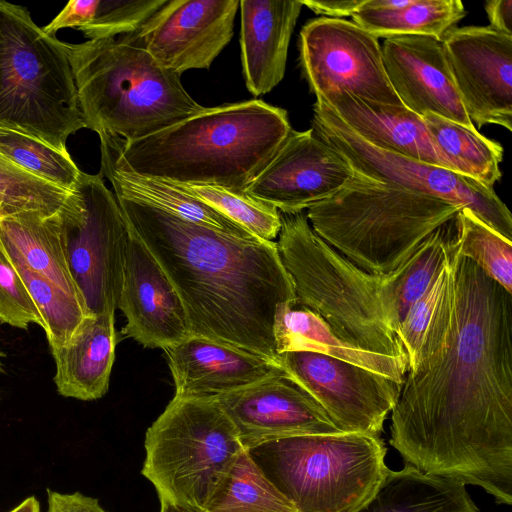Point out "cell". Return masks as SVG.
<instances>
[{
  "instance_id": "obj_1",
  "label": "cell",
  "mask_w": 512,
  "mask_h": 512,
  "mask_svg": "<svg viewBox=\"0 0 512 512\" xmlns=\"http://www.w3.org/2000/svg\"><path fill=\"white\" fill-rule=\"evenodd\" d=\"M392 410L406 465L512 504V293L462 256Z\"/></svg>"
},
{
  "instance_id": "obj_2",
  "label": "cell",
  "mask_w": 512,
  "mask_h": 512,
  "mask_svg": "<svg viewBox=\"0 0 512 512\" xmlns=\"http://www.w3.org/2000/svg\"><path fill=\"white\" fill-rule=\"evenodd\" d=\"M115 196L130 230L176 289L190 334L277 363L276 308L284 302L295 304L296 295L276 242L234 236Z\"/></svg>"
},
{
  "instance_id": "obj_3",
  "label": "cell",
  "mask_w": 512,
  "mask_h": 512,
  "mask_svg": "<svg viewBox=\"0 0 512 512\" xmlns=\"http://www.w3.org/2000/svg\"><path fill=\"white\" fill-rule=\"evenodd\" d=\"M291 130L286 110L255 99L205 107L133 141L98 135L119 165L140 175L245 192Z\"/></svg>"
},
{
  "instance_id": "obj_4",
  "label": "cell",
  "mask_w": 512,
  "mask_h": 512,
  "mask_svg": "<svg viewBox=\"0 0 512 512\" xmlns=\"http://www.w3.org/2000/svg\"><path fill=\"white\" fill-rule=\"evenodd\" d=\"M276 244L293 282L294 305L318 314L349 344L408 364L392 312L390 273L355 266L315 233L304 212L281 213Z\"/></svg>"
},
{
  "instance_id": "obj_5",
  "label": "cell",
  "mask_w": 512,
  "mask_h": 512,
  "mask_svg": "<svg viewBox=\"0 0 512 512\" xmlns=\"http://www.w3.org/2000/svg\"><path fill=\"white\" fill-rule=\"evenodd\" d=\"M86 128L126 141L151 135L205 107L181 75L119 38L66 43Z\"/></svg>"
},
{
  "instance_id": "obj_6",
  "label": "cell",
  "mask_w": 512,
  "mask_h": 512,
  "mask_svg": "<svg viewBox=\"0 0 512 512\" xmlns=\"http://www.w3.org/2000/svg\"><path fill=\"white\" fill-rule=\"evenodd\" d=\"M461 209L354 172L341 190L310 206L306 216L315 233L351 263L383 276Z\"/></svg>"
},
{
  "instance_id": "obj_7",
  "label": "cell",
  "mask_w": 512,
  "mask_h": 512,
  "mask_svg": "<svg viewBox=\"0 0 512 512\" xmlns=\"http://www.w3.org/2000/svg\"><path fill=\"white\" fill-rule=\"evenodd\" d=\"M0 127L67 152L86 128L66 42L44 32L22 6L0 0Z\"/></svg>"
},
{
  "instance_id": "obj_8",
  "label": "cell",
  "mask_w": 512,
  "mask_h": 512,
  "mask_svg": "<svg viewBox=\"0 0 512 512\" xmlns=\"http://www.w3.org/2000/svg\"><path fill=\"white\" fill-rule=\"evenodd\" d=\"M246 450L296 512H357L389 470L380 435H296Z\"/></svg>"
},
{
  "instance_id": "obj_9",
  "label": "cell",
  "mask_w": 512,
  "mask_h": 512,
  "mask_svg": "<svg viewBox=\"0 0 512 512\" xmlns=\"http://www.w3.org/2000/svg\"><path fill=\"white\" fill-rule=\"evenodd\" d=\"M141 474L168 500L204 512L245 449L216 397H173L145 434Z\"/></svg>"
},
{
  "instance_id": "obj_10",
  "label": "cell",
  "mask_w": 512,
  "mask_h": 512,
  "mask_svg": "<svg viewBox=\"0 0 512 512\" xmlns=\"http://www.w3.org/2000/svg\"><path fill=\"white\" fill-rule=\"evenodd\" d=\"M70 273L91 315L115 313L129 227L99 173L81 172L60 209Z\"/></svg>"
},
{
  "instance_id": "obj_11",
  "label": "cell",
  "mask_w": 512,
  "mask_h": 512,
  "mask_svg": "<svg viewBox=\"0 0 512 512\" xmlns=\"http://www.w3.org/2000/svg\"><path fill=\"white\" fill-rule=\"evenodd\" d=\"M312 129L353 171L415 193L451 202L512 241V216L493 188L455 171L379 149L353 132L322 100L313 106Z\"/></svg>"
},
{
  "instance_id": "obj_12",
  "label": "cell",
  "mask_w": 512,
  "mask_h": 512,
  "mask_svg": "<svg viewBox=\"0 0 512 512\" xmlns=\"http://www.w3.org/2000/svg\"><path fill=\"white\" fill-rule=\"evenodd\" d=\"M299 47L303 74L316 97L347 92L403 105L389 83L378 38L353 21L310 20L301 29Z\"/></svg>"
},
{
  "instance_id": "obj_13",
  "label": "cell",
  "mask_w": 512,
  "mask_h": 512,
  "mask_svg": "<svg viewBox=\"0 0 512 512\" xmlns=\"http://www.w3.org/2000/svg\"><path fill=\"white\" fill-rule=\"evenodd\" d=\"M283 372L308 393L340 431L380 435L403 382L307 351L277 355Z\"/></svg>"
},
{
  "instance_id": "obj_14",
  "label": "cell",
  "mask_w": 512,
  "mask_h": 512,
  "mask_svg": "<svg viewBox=\"0 0 512 512\" xmlns=\"http://www.w3.org/2000/svg\"><path fill=\"white\" fill-rule=\"evenodd\" d=\"M238 0H167L135 32L117 36L179 75L208 69L230 42Z\"/></svg>"
},
{
  "instance_id": "obj_15",
  "label": "cell",
  "mask_w": 512,
  "mask_h": 512,
  "mask_svg": "<svg viewBox=\"0 0 512 512\" xmlns=\"http://www.w3.org/2000/svg\"><path fill=\"white\" fill-rule=\"evenodd\" d=\"M442 44L463 107L475 128L512 130V35L490 26L452 28Z\"/></svg>"
},
{
  "instance_id": "obj_16",
  "label": "cell",
  "mask_w": 512,
  "mask_h": 512,
  "mask_svg": "<svg viewBox=\"0 0 512 512\" xmlns=\"http://www.w3.org/2000/svg\"><path fill=\"white\" fill-rule=\"evenodd\" d=\"M353 174L348 161L312 128L292 129L245 192L283 214H296L337 193Z\"/></svg>"
},
{
  "instance_id": "obj_17",
  "label": "cell",
  "mask_w": 512,
  "mask_h": 512,
  "mask_svg": "<svg viewBox=\"0 0 512 512\" xmlns=\"http://www.w3.org/2000/svg\"><path fill=\"white\" fill-rule=\"evenodd\" d=\"M216 398L245 449L276 438L342 432L285 373Z\"/></svg>"
},
{
  "instance_id": "obj_18",
  "label": "cell",
  "mask_w": 512,
  "mask_h": 512,
  "mask_svg": "<svg viewBox=\"0 0 512 512\" xmlns=\"http://www.w3.org/2000/svg\"><path fill=\"white\" fill-rule=\"evenodd\" d=\"M118 308L126 317L122 332L144 347L164 350L191 335L176 289L130 228Z\"/></svg>"
},
{
  "instance_id": "obj_19",
  "label": "cell",
  "mask_w": 512,
  "mask_h": 512,
  "mask_svg": "<svg viewBox=\"0 0 512 512\" xmlns=\"http://www.w3.org/2000/svg\"><path fill=\"white\" fill-rule=\"evenodd\" d=\"M384 68L401 103L423 117L431 113L475 128L470 121L442 41L430 36H394L381 46Z\"/></svg>"
},
{
  "instance_id": "obj_20",
  "label": "cell",
  "mask_w": 512,
  "mask_h": 512,
  "mask_svg": "<svg viewBox=\"0 0 512 512\" xmlns=\"http://www.w3.org/2000/svg\"><path fill=\"white\" fill-rule=\"evenodd\" d=\"M164 351L180 398L218 397L284 373L273 360L196 335Z\"/></svg>"
},
{
  "instance_id": "obj_21",
  "label": "cell",
  "mask_w": 512,
  "mask_h": 512,
  "mask_svg": "<svg viewBox=\"0 0 512 512\" xmlns=\"http://www.w3.org/2000/svg\"><path fill=\"white\" fill-rule=\"evenodd\" d=\"M369 144L414 160L452 170L433 141L424 119L404 105H391L335 92L316 97Z\"/></svg>"
},
{
  "instance_id": "obj_22",
  "label": "cell",
  "mask_w": 512,
  "mask_h": 512,
  "mask_svg": "<svg viewBox=\"0 0 512 512\" xmlns=\"http://www.w3.org/2000/svg\"><path fill=\"white\" fill-rule=\"evenodd\" d=\"M243 75L253 96L270 92L283 79L300 0H241Z\"/></svg>"
},
{
  "instance_id": "obj_23",
  "label": "cell",
  "mask_w": 512,
  "mask_h": 512,
  "mask_svg": "<svg viewBox=\"0 0 512 512\" xmlns=\"http://www.w3.org/2000/svg\"><path fill=\"white\" fill-rule=\"evenodd\" d=\"M114 324L115 313L88 316L67 344L51 351L59 395L92 401L107 393L117 342Z\"/></svg>"
},
{
  "instance_id": "obj_24",
  "label": "cell",
  "mask_w": 512,
  "mask_h": 512,
  "mask_svg": "<svg viewBox=\"0 0 512 512\" xmlns=\"http://www.w3.org/2000/svg\"><path fill=\"white\" fill-rule=\"evenodd\" d=\"M273 335L277 355L307 351L343 360L403 382L408 364L398 358L360 349L339 338L312 310L284 302L277 306Z\"/></svg>"
},
{
  "instance_id": "obj_25",
  "label": "cell",
  "mask_w": 512,
  "mask_h": 512,
  "mask_svg": "<svg viewBox=\"0 0 512 512\" xmlns=\"http://www.w3.org/2000/svg\"><path fill=\"white\" fill-rule=\"evenodd\" d=\"M0 242L13 263L26 266L84 302L70 273L60 210L52 215L24 211L0 216Z\"/></svg>"
},
{
  "instance_id": "obj_26",
  "label": "cell",
  "mask_w": 512,
  "mask_h": 512,
  "mask_svg": "<svg viewBox=\"0 0 512 512\" xmlns=\"http://www.w3.org/2000/svg\"><path fill=\"white\" fill-rule=\"evenodd\" d=\"M101 170L115 195L139 200L183 219L207 225L234 236L255 237L246 229L171 182L143 176L117 163L110 150L100 143Z\"/></svg>"
},
{
  "instance_id": "obj_27",
  "label": "cell",
  "mask_w": 512,
  "mask_h": 512,
  "mask_svg": "<svg viewBox=\"0 0 512 512\" xmlns=\"http://www.w3.org/2000/svg\"><path fill=\"white\" fill-rule=\"evenodd\" d=\"M357 512H480L465 485L406 465L388 470L375 494Z\"/></svg>"
},
{
  "instance_id": "obj_28",
  "label": "cell",
  "mask_w": 512,
  "mask_h": 512,
  "mask_svg": "<svg viewBox=\"0 0 512 512\" xmlns=\"http://www.w3.org/2000/svg\"><path fill=\"white\" fill-rule=\"evenodd\" d=\"M457 214L432 232L413 255L391 272L392 312L397 329L411 306L425 293L458 243Z\"/></svg>"
},
{
  "instance_id": "obj_29",
  "label": "cell",
  "mask_w": 512,
  "mask_h": 512,
  "mask_svg": "<svg viewBox=\"0 0 512 512\" xmlns=\"http://www.w3.org/2000/svg\"><path fill=\"white\" fill-rule=\"evenodd\" d=\"M437 148L453 171L493 188L501 178L503 147L476 128L434 115L422 117Z\"/></svg>"
},
{
  "instance_id": "obj_30",
  "label": "cell",
  "mask_w": 512,
  "mask_h": 512,
  "mask_svg": "<svg viewBox=\"0 0 512 512\" xmlns=\"http://www.w3.org/2000/svg\"><path fill=\"white\" fill-rule=\"evenodd\" d=\"M465 15L460 0H411L404 7L390 10L361 8L351 17L356 25L378 39L417 35L442 40Z\"/></svg>"
},
{
  "instance_id": "obj_31",
  "label": "cell",
  "mask_w": 512,
  "mask_h": 512,
  "mask_svg": "<svg viewBox=\"0 0 512 512\" xmlns=\"http://www.w3.org/2000/svg\"><path fill=\"white\" fill-rule=\"evenodd\" d=\"M204 512H296L246 449L239 454Z\"/></svg>"
},
{
  "instance_id": "obj_32",
  "label": "cell",
  "mask_w": 512,
  "mask_h": 512,
  "mask_svg": "<svg viewBox=\"0 0 512 512\" xmlns=\"http://www.w3.org/2000/svg\"><path fill=\"white\" fill-rule=\"evenodd\" d=\"M13 265L37 307L50 351L60 349L71 340L83 321L91 316L85 303L26 266L18 263Z\"/></svg>"
},
{
  "instance_id": "obj_33",
  "label": "cell",
  "mask_w": 512,
  "mask_h": 512,
  "mask_svg": "<svg viewBox=\"0 0 512 512\" xmlns=\"http://www.w3.org/2000/svg\"><path fill=\"white\" fill-rule=\"evenodd\" d=\"M0 156L67 192L74 190L82 172L68 151L10 128L0 127Z\"/></svg>"
},
{
  "instance_id": "obj_34",
  "label": "cell",
  "mask_w": 512,
  "mask_h": 512,
  "mask_svg": "<svg viewBox=\"0 0 512 512\" xmlns=\"http://www.w3.org/2000/svg\"><path fill=\"white\" fill-rule=\"evenodd\" d=\"M458 248L488 277L512 293V241L478 219L470 210L457 213Z\"/></svg>"
},
{
  "instance_id": "obj_35",
  "label": "cell",
  "mask_w": 512,
  "mask_h": 512,
  "mask_svg": "<svg viewBox=\"0 0 512 512\" xmlns=\"http://www.w3.org/2000/svg\"><path fill=\"white\" fill-rule=\"evenodd\" d=\"M173 184L224 214L257 238L273 241L280 232L281 213L246 192L209 185Z\"/></svg>"
},
{
  "instance_id": "obj_36",
  "label": "cell",
  "mask_w": 512,
  "mask_h": 512,
  "mask_svg": "<svg viewBox=\"0 0 512 512\" xmlns=\"http://www.w3.org/2000/svg\"><path fill=\"white\" fill-rule=\"evenodd\" d=\"M69 194L0 156V216L24 211L52 215Z\"/></svg>"
},
{
  "instance_id": "obj_37",
  "label": "cell",
  "mask_w": 512,
  "mask_h": 512,
  "mask_svg": "<svg viewBox=\"0 0 512 512\" xmlns=\"http://www.w3.org/2000/svg\"><path fill=\"white\" fill-rule=\"evenodd\" d=\"M167 0H98L92 21L80 27L89 40L114 38L139 29Z\"/></svg>"
},
{
  "instance_id": "obj_38",
  "label": "cell",
  "mask_w": 512,
  "mask_h": 512,
  "mask_svg": "<svg viewBox=\"0 0 512 512\" xmlns=\"http://www.w3.org/2000/svg\"><path fill=\"white\" fill-rule=\"evenodd\" d=\"M43 322L29 292L0 242V324L27 330Z\"/></svg>"
},
{
  "instance_id": "obj_39",
  "label": "cell",
  "mask_w": 512,
  "mask_h": 512,
  "mask_svg": "<svg viewBox=\"0 0 512 512\" xmlns=\"http://www.w3.org/2000/svg\"><path fill=\"white\" fill-rule=\"evenodd\" d=\"M451 257L430 287L411 306L399 327L398 337L407 354L408 365L416 357L425 331L443 295L450 272Z\"/></svg>"
},
{
  "instance_id": "obj_40",
  "label": "cell",
  "mask_w": 512,
  "mask_h": 512,
  "mask_svg": "<svg viewBox=\"0 0 512 512\" xmlns=\"http://www.w3.org/2000/svg\"><path fill=\"white\" fill-rule=\"evenodd\" d=\"M98 0H72L62 11L43 28L49 35L56 33L63 28L79 29L89 24L96 12Z\"/></svg>"
},
{
  "instance_id": "obj_41",
  "label": "cell",
  "mask_w": 512,
  "mask_h": 512,
  "mask_svg": "<svg viewBox=\"0 0 512 512\" xmlns=\"http://www.w3.org/2000/svg\"><path fill=\"white\" fill-rule=\"evenodd\" d=\"M47 512H107L98 499L80 492L60 493L47 489Z\"/></svg>"
},
{
  "instance_id": "obj_42",
  "label": "cell",
  "mask_w": 512,
  "mask_h": 512,
  "mask_svg": "<svg viewBox=\"0 0 512 512\" xmlns=\"http://www.w3.org/2000/svg\"><path fill=\"white\" fill-rule=\"evenodd\" d=\"M365 1L366 0H300L302 6H306L316 14L339 19L352 16L363 7Z\"/></svg>"
},
{
  "instance_id": "obj_43",
  "label": "cell",
  "mask_w": 512,
  "mask_h": 512,
  "mask_svg": "<svg viewBox=\"0 0 512 512\" xmlns=\"http://www.w3.org/2000/svg\"><path fill=\"white\" fill-rule=\"evenodd\" d=\"M485 10L491 28L512 35V0L488 1Z\"/></svg>"
},
{
  "instance_id": "obj_44",
  "label": "cell",
  "mask_w": 512,
  "mask_h": 512,
  "mask_svg": "<svg viewBox=\"0 0 512 512\" xmlns=\"http://www.w3.org/2000/svg\"><path fill=\"white\" fill-rule=\"evenodd\" d=\"M8 512H41L39 501L29 496Z\"/></svg>"
},
{
  "instance_id": "obj_45",
  "label": "cell",
  "mask_w": 512,
  "mask_h": 512,
  "mask_svg": "<svg viewBox=\"0 0 512 512\" xmlns=\"http://www.w3.org/2000/svg\"><path fill=\"white\" fill-rule=\"evenodd\" d=\"M160 501V511L159 512H193L189 509H186L182 506L176 505L168 500H159Z\"/></svg>"
},
{
  "instance_id": "obj_46",
  "label": "cell",
  "mask_w": 512,
  "mask_h": 512,
  "mask_svg": "<svg viewBox=\"0 0 512 512\" xmlns=\"http://www.w3.org/2000/svg\"><path fill=\"white\" fill-rule=\"evenodd\" d=\"M6 357V354L0 350V374L4 373L5 369H4V364L2 362V358H5Z\"/></svg>"
},
{
  "instance_id": "obj_47",
  "label": "cell",
  "mask_w": 512,
  "mask_h": 512,
  "mask_svg": "<svg viewBox=\"0 0 512 512\" xmlns=\"http://www.w3.org/2000/svg\"><path fill=\"white\" fill-rule=\"evenodd\" d=\"M1 399V398H0Z\"/></svg>"
}]
</instances>
